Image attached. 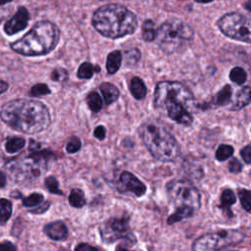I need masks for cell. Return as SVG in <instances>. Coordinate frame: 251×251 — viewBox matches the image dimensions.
Listing matches in <instances>:
<instances>
[{"instance_id":"obj_1","label":"cell","mask_w":251,"mask_h":251,"mask_svg":"<svg viewBox=\"0 0 251 251\" xmlns=\"http://www.w3.org/2000/svg\"><path fill=\"white\" fill-rule=\"evenodd\" d=\"M0 118L13 129L27 134L41 132L51 123L48 108L31 99H15L5 103L0 110Z\"/></svg>"},{"instance_id":"obj_2","label":"cell","mask_w":251,"mask_h":251,"mask_svg":"<svg viewBox=\"0 0 251 251\" xmlns=\"http://www.w3.org/2000/svg\"><path fill=\"white\" fill-rule=\"evenodd\" d=\"M154 106L179 125L190 126L193 122L194 96L179 81L163 80L158 82L154 91Z\"/></svg>"},{"instance_id":"obj_3","label":"cell","mask_w":251,"mask_h":251,"mask_svg":"<svg viewBox=\"0 0 251 251\" xmlns=\"http://www.w3.org/2000/svg\"><path fill=\"white\" fill-rule=\"evenodd\" d=\"M94 28L103 36L116 39L132 34L138 22L133 12L121 4H106L99 7L92 16Z\"/></svg>"},{"instance_id":"obj_4","label":"cell","mask_w":251,"mask_h":251,"mask_svg":"<svg viewBox=\"0 0 251 251\" xmlns=\"http://www.w3.org/2000/svg\"><path fill=\"white\" fill-rule=\"evenodd\" d=\"M138 134L145 147L156 160L173 162L178 157L179 145L161 120L155 118L145 120L138 127Z\"/></svg>"},{"instance_id":"obj_5","label":"cell","mask_w":251,"mask_h":251,"mask_svg":"<svg viewBox=\"0 0 251 251\" xmlns=\"http://www.w3.org/2000/svg\"><path fill=\"white\" fill-rule=\"evenodd\" d=\"M60 30L50 21H40L19 40L11 43V48L24 56H42L55 49L59 42Z\"/></svg>"},{"instance_id":"obj_6","label":"cell","mask_w":251,"mask_h":251,"mask_svg":"<svg viewBox=\"0 0 251 251\" xmlns=\"http://www.w3.org/2000/svg\"><path fill=\"white\" fill-rule=\"evenodd\" d=\"M194 36L193 28L185 22L172 18L165 21L156 31V40L160 49L170 55L178 52Z\"/></svg>"},{"instance_id":"obj_7","label":"cell","mask_w":251,"mask_h":251,"mask_svg":"<svg viewBox=\"0 0 251 251\" xmlns=\"http://www.w3.org/2000/svg\"><path fill=\"white\" fill-rule=\"evenodd\" d=\"M55 155L48 150L35 151L23 159H16L8 165L9 176L16 182L25 183L39 177L47 169L48 161Z\"/></svg>"},{"instance_id":"obj_8","label":"cell","mask_w":251,"mask_h":251,"mask_svg":"<svg viewBox=\"0 0 251 251\" xmlns=\"http://www.w3.org/2000/svg\"><path fill=\"white\" fill-rule=\"evenodd\" d=\"M167 193L176 209H185L193 213L201 206V195L198 189L189 180L176 178L166 184Z\"/></svg>"},{"instance_id":"obj_9","label":"cell","mask_w":251,"mask_h":251,"mask_svg":"<svg viewBox=\"0 0 251 251\" xmlns=\"http://www.w3.org/2000/svg\"><path fill=\"white\" fill-rule=\"evenodd\" d=\"M244 238V232L237 229H222L209 232L194 241L192 251H219L226 246L238 244Z\"/></svg>"},{"instance_id":"obj_10","label":"cell","mask_w":251,"mask_h":251,"mask_svg":"<svg viewBox=\"0 0 251 251\" xmlns=\"http://www.w3.org/2000/svg\"><path fill=\"white\" fill-rule=\"evenodd\" d=\"M217 25L227 37L245 43L250 42V20L248 17L237 12L227 13L218 20Z\"/></svg>"},{"instance_id":"obj_11","label":"cell","mask_w":251,"mask_h":251,"mask_svg":"<svg viewBox=\"0 0 251 251\" xmlns=\"http://www.w3.org/2000/svg\"><path fill=\"white\" fill-rule=\"evenodd\" d=\"M100 235L105 243H114L119 239H125L130 242L135 241L129 227V219L127 216L113 217L107 220L100 226Z\"/></svg>"},{"instance_id":"obj_12","label":"cell","mask_w":251,"mask_h":251,"mask_svg":"<svg viewBox=\"0 0 251 251\" xmlns=\"http://www.w3.org/2000/svg\"><path fill=\"white\" fill-rule=\"evenodd\" d=\"M117 189L122 192H131L137 197H141L146 192L145 184L129 172H123L118 180Z\"/></svg>"},{"instance_id":"obj_13","label":"cell","mask_w":251,"mask_h":251,"mask_svg":"<svg viewBox=\"0 0 251 251\" xmlns=\"http://www.w3.org/2000/svg\"><path fill=\"white\" fill-rule=\"evenodd\" d=\"M28 20H29V14L26 8L20 7L18 11L15 13V15L6 22L4 25V31L8 35L15 34L26 27Z\"/></svg>"},{"instance_id":"obj_14","label":"cell","mask_w":251,"mask_h":251,"mask_svg":"<svg viewBox=\"0 0 251 251\" xmlns=\"http://www.w3.org/2000/svg\"><path fill=\"white\" fill-rule=\"evenodd\" d=\"M43 231L53 240H65L69 235L68 226L62 221H56L45 225Z\"/></svg>"},{"instance_id":"obj_15","label":"cell","mask_w":251,"mask_h":251,"mask_svg":"<svg viewBox=\"0 0 251 251\" xmlns=\"http://www.w3.org/2000/svg\"><path fill=\"white\" fill-rule=\"evenodd\" d=\"M236 202V196L234 194V192L229 189V188H226L221 195V205L220 208L224 211V213L228 216V217H232L233 214L231 212L230 207Z\"/></svg>"},{"instance_id":"obj_16","label":"cell","mask_w":251,"mask_h":251,"mask_svg":"<svg viewBox=\"0 0 251 251\" xmlns=\"http://www.w3.org/2000/svg\"><path fill=\"white\" fill-rule=\"evenodd\" d=\"M100 91L102 92L104 101L107 105H110V104H113L114 102H116L120 95V91L116 87V85H114L113 83H110V82H103L100 85Z\"/></svg>"},{"instance_id":"obj_17","label":"cell","mask_w":251,"mask_h":251,"mask_svg":"<svg viewBox=\"0 0 251 251\" xmlns=\"http://www.w3.org/2000/svg\"><path fill=\"white\" fill-rule=\"evenodd\" d=\"M129 90L131 95L137 99H143L146 96L147 93V88L145 86V83L143 82V80L138 77V76H133L130 81H129Z\"/></svg>"},{"instance_id":"obj_18","label":"cell","mask_w":251,"mask_h":251,"mask_svg":"<svg viewBox=\"0 0 251 251\" xmlns=\"http://www.w3.org/2000/svg\"><path fill=\"white\" fill-rule=\"evenodd\" d=\"M122 61H123V54L121 51L115 50V51H112L111 53H109L107 56V61H106L107 72L110 75L116 74L121 67Z\"/></svg>"},{"instance_id":"obj_19","label":"cell","mask_w":251,"mask_h":251,"mask_svg":"<svg viewBox=\"0 0 251 251\" xmlns=\"http://www.w3.org/2000/svg\"><path fill=\"white\" fill-rule=\"evenodd\" d=\"M250 87L248 85L243 86L236 94L231 110H240L246 107L250 103Z\"/></svg>"},{"instance_id":"obj_20","label":"cell","mask_w":251,"mask_h":251,"mask_svg":"<svg viewBox=\"0 0 251 251\" xmlns=\"http://www.w3.org/2000/svg\"><path fill=\"white\" fill-rule=\"evenodd\" d=\"M232 96V88L229 84H226L215 96L214 98V104L217 106H225L227 105Z\"/></svg>"},{"instance_id":"obj_21","label":"cell","mask_w":251,"mask_h":251,"mask_svg":"<svg viewBox=\"0 0 251 251\" xmlns=\"http://www.w3.org/2000/svg\"><path fill=\"white\" fill-rule=\"evenodd\" d=\"M69 203L74 208H81L86 204L84 193L79 188H74L69 195Z\"/></svg>"},{"instance_id":"obj_22","label":"cell","mask_w":251,"mask_h":251,"mask_svg":"<svg viewBox=\"0 0 251 251\" xmlns=\"http://www.w3.org/2000/svg\"><path fill=\"white\" fill-rule=\"evenodd\" d=\"M156 31L155 23L152 20H146L142 24V38L145 41H153L156 38Z\"/></svg>"},{"instance_id":"obj_23","label":"cell","mask_w":251,"mask_h":251,"mask_svg":"<svg viewBox=\"0 0 251 251\" xmlns=\"http://www.w3.org/2000/svg\"><path fill=\"white\" fill-rule=\"evenodd\" d=\"M86 103L93 113H98L103 106L102 98L96 91H91L87 94Z\"/></svg>"},{"instance_id":"obj_24","label":"cell","mask_w":251,"mask_h":251,"mask_svg":"<svg viewBox=\"0 0 251 251\" xmlns=\"http://www.w3.org/2000/svg\"><path fill=\"white\" fill-rule=\"evenodd\" d=\"M25 144V140L23 137H10L5 143V150L8 153H16L20 151Z\"/></svg>"},{"instance_id":"obj_25","label":"cell","mask_w":251,"mask_h":251,"mask_svg":"<svg viewBox=\"0 0 251 251\" xmlns=\"http://www.w3.org/2000/svg\"><path fill=\"white\" fill-rule=\"evenodd\" d=\"M12 215V204L5 198H0V225L8 222Z\"/></svg>"},{"instance_id":"obj_26","label":"cell","mask_w":251,"mask_h":251,"mask_svg":"<svg viewBox=\"0 0 251 251\" xmlns=\"http://www.w3.org/2000/svg\"><path fill=\"white\" fill-rule=\"evenodd\" d=\"M229 78L232 82L241 85L246 81L247 74L241 67H234L229 73Z\"/></svg>"},{"instance_id":"obj_27","label":"cell","mask_w":251,"mask_h":251,"mask_svg":"<svg viewBox=\"0 0 251 251\" xmlns=\"http://www.w3.org/2000/svg\"><path fill=\"white\" fill-rule=\"evenodd\" d=\"M233 154V147L228 144H221L216 151V158L218 161H226Z\"/></svg>"},{"instance_id":"obj_28","label":"cell","mask_w":251,"mask_h":251,"mask_svg":"<svg viewBox=\"0 0 251 251\" xmlns=\"http://www.w3.org/2000/svg\"><path fill=\"white\" fill-rule=\"evenodd\" d=\"M94 73V67L89 62H83L77 69V77L81 79H87L92 77Z\"/></svg>"},{"instance_id":"obj_29","label":"cell","mask_w":251,"mask_h":251,"mask_svg":"<svg viewBox=\"0 0 251 251\" xmlns=\"http://www.w3.org/2000/svg\"><path fill=\"white\" fill-rule=\"evenodd\" d=\"M43 201H44V198H43L42 194H40V193H32V194L28 195L27 197L23 199V205L25 207H27V208L37 207L38 205L43 203Z\"/></svg>"},{"instance_id":"obj_30","label":"cell","mask_w":251,"mask_h":251,"mask_svg":"<svg viewBox=\"0 0 251 251\" xmlns=\"http://www.w3.org/2000/svg\"><path fill=\"white\" fill-rule=\"evenodd\" d=\"M141 57V53L137 48H127L125 50V59L127 65H135Z\"/></svg>"},{"instance_id":"obj_31","label":"cell","mask_w":251,"mask_h":251,"mask_svg":"<svg viewBox=\"0 0 251 251\" xmlns=\"http://www.w3.org/2000/svg\"><path fill=\"white\" fill-rule=\"evenodd\" d=\"M238 197L243 209L250 213L251 211V193L249 190L241 188L238 190Z\"/></svg>"},{"instance_id":"obj_32","label":"cell","mask_w":251,"mask_h":251,"mask_svg":"<svg viewBox=\"0 0 251 251\" xmlns=\"http://www.w3.org/2000/svg\"><path fill=\"white\" fill-rule=\"evenodd\" d=\"M45 186L48 189V191L53 193V194H59V195H63L64 194V192L62 190H60L59 182L56 179V177H54V176L46 177V179H45Z\"/></svg>"},{"instance_id":"obj_33","label":"cell","mask_w":251,"mask_h":251,"mask_svg":"<svg viewBox=\"0 0 251 251\" xmlns=\"http://www.w3.org/2000/svg\"><path fill=\"white\" fill-rule=\"evenodd\" d=\"M50 93L51 90L45 83H36L30 88V94L32 96H44Z\"/></svg>"},{"instance_id":"obj_34","label":"cell","mask_w":251,"mask_h":251,"mask_svg":"<svg viewBox=\"0 0 251 251\" xmlns=\"http://www.w3.org/2000/svg\"><path fill=\"white\" fill-rule=\"evenodd\" d=\"M68 76H69V74L67 70L63 68L54 69L50 75V77L53 81H65L68 79Z\"/></svg>"},{"instance_id":"obj_35","label":"cell","mask_w":251,"mask_h":251,"mask_svg":"<svg viewBox=\"0 0 251 251\" xmlns=\"http://www.w3.org/2000/svg\"><path fill=\"white\" fill-rule=\"evenodd\" d=\"M80 146H81V143H80L79 138L76 136H73L69 140L66 149H67L68 153L73 154V153H76L80 149Z\"/></svg>"},{"instance_id":"obj_36","label":"cell","mask_w":251,"mask_h":251,"mask_svg":"<svg viewBox=\"0 0 251 251\" xmlns=\"http://www.w3.org/2000/svg\"><path fill=\"white\" fill-rule=\"evenodd\" d=\"M13 4L11 1H0V23L11 13Z\"/></svg>"},{"instance_id":"obj_37","label":"cell","mask_w":251,"mask_h":251,"mask_svg":"<svg viewBox=\"0 0 251 251\" xmlns=\"http://www.w3.org/2000/svg\"><path fill=\"white\" fill-rule=\"evenodd\" d=\"M228 171L232 174H237L242 171V164L236 159L233 158L229 163H228Z\"/></svg>"},{"instance_id":"obj_38","label":"cell","mask_w":251,"mask_h":251,"mask_svg":"<svg viewBox=\"0 0 251 251\" xmlns=\"http://www.w3.org/2000/svg\"><path fill=\"white\" fill-rule=\"evenodd\" d=\"M240 155L246 164L251 163V147L249 144L240 150Z\"/></svg>"},{"instance_id":"obj_39","label":"cell","mask_w":251,"mask_h":251,"mask_svg":"<svg viewBox=\"0 0 251 251\" xmlns=\"http://www.w3.org/2000/svg\"><path fill=\"white\" fill-rule=\"evenodd\" d=\"M75 251H102L96 246H92L88 243H79L75 246Z\"/></svg>"},{"instance_id":"obj_40","label":"cell","mask_w":251,"mask_h":251,"mask_svg":"<svg viewBox=\"0 0 251 251\" xmlns=\"http://www.w3.org/2000/svg\"><path fill=\"white\" fill-rule=\"evenodd\" d=\"M94 136L99 139V140H103L106 136V128L103 126H96V128L94 129Z\"/></svg>"},{"instance_id":"obj_41","label":"cell","mask_w":251,"mask_h":251,"mask_svg":"<svg viewBox=\"0 0 251 251\" xmlns=\"http://www.w3.org/2000/svg\"><path fill=\"white\" fill-rule=\"evenodd\" d=\"M49 206H50V203L48 201H46V202L41 203L40 205H38L36 208L31 209L29 212H31L33 214H41V213H44L46 210H48Z\"/></svg>"},{"instance_id":"obj_42","label":"cell","mask_w":251,"mask_h":251,"mask_svg":"<svg viewBox=\"0 0 251 251\" xmlns=\"http://www.w3.org/2000/svg\"><path fill=\"white\" fill-rule=\"evenodd\" d=\"M0 251H17V248L10 241H3L0 242Z\"/></svg>"},{"instance_id":"obj_43","label":"cell","mask_w":251,"mask_h":251,"mask_svg":"<svg viewBox=\"0 0 251 251\" xmlns=\"http://www.w3.org/2000/svg\"><path fill=\"white\" fill-rule=\"evenodd\" d=\"M6 185V175L0 171V188H3Z\"/></svg>"},{"instance_id":"obj_44","label":"cell","mask_w":251,"mask_h":251,"mask_svg":"<svg viewBox=\"0 0 251 251\" xmlns=\"http://www.w3.org/2000/svg\"><path fill=\"white\" fill-rule=\"evenodd\" d=\"M7 89H8V83L6 81L0 79V94L5 92Z\"/></svg>"},{"instance_id":"obj_45","label":"cell","mask_w":251,"mask_h":251,"mask_svg":"<svg viewBox=\"0 0 251 251\" xmlns=\"http://www.w3.org/2000/svg\"><path fill=\"white\" fill-rule=\"evenodd\" d=\"M115 251H134V250H129V249H127L126 247H124L123 245H119V246L116 248Z\"/></svg>"},{"instance_id":"obj_46","label":"cell","mask_w":251,"mask_h":251,"mask_svg":"<svg viewBox=\"0 0 251 251\" xmlns=\"http://www.w3.org/2000/svg\"><path fill=\"white\" fill-rule=\"evenodd\" d=\"M230 251H238V250H230Z\"/></svg>"}]
</instances>
